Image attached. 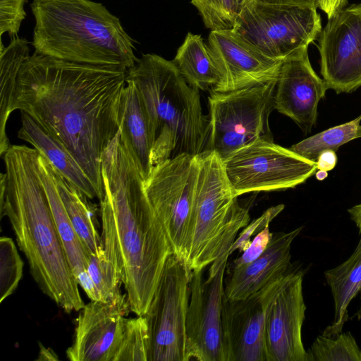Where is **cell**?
Here are the masks:
<instances>
[{"label":"cell","mask_w":361,"mask_h":361,"mask_svg":"<svg viewBox=\"0 0 361 361\" xmlns=\"http://www.w3.org/2000/svg\"><path fill=\"white\" fill-rule=\"evenodd\" d=\"M128 69L71 62L35 53L23 64L14 110L29 115L63 144L84 169L99 200L102 157L119 131Z\"/></svg>","instance_id":"cell-1"},{"label":"cell","mask_w":361,"mask_h":361,"mask_svg":"<svg viewBox=\"0 0 361 361\" xmlns=\"http://www.w3.org/2000/svg\"><path fill=\"white\" fill-rule=\"evenodd\" d=\"M198 174L196 156L182 154L154 166L144 187L173 254L183 259Z\"/></svg>","instance_id":"cell-11"},{"label":"cell","mask_w":361,"mask_h":361,"mask_svg":"<svg viewBox=\"0 0 361 361\" xmlns=\"http://www.w3.org/2000/svg\"><path fill=\"white\" fill-rule=\"evenodd\" d=\"M347 4V0H317V7L326 14L328 18Z\"/></svg>","instance_id":"cell-36"},{"label":"cell","mask_w":361,"mask_h":361,"mask_svg":"<svg viewBox=\"0 0 361 361\" xmlns=\"http://www.w3.org/2000/svg\"><path fill=\"white\" fill-rule=\"evenodd\" d=\"M337 162V157L334 151L323 152L316 161L318 170L330 171L334 168Z\"/></svg>","instance_id":"cell-37"},{"label":"cell","mask_w":361,"mask_h":361,"mask_svg":"<svg viewBox=\"0 0 361 361\" xmlns=\"http://www.w3.org/2000/svg\"><path fill=\"white\" fill-rule=\"evenodd\" d=\"M348 213L351 219L355 223L357 227L359 228L360 233L361 232V203L353 206L350 208Z\"/></svg>","instance_id":"cell-39"},{"label":"cell","mask_w":361,"mask_h":361,"mask_svg":"<svg viewBox=\"0 0 361 361\" xmlns=\"http://www.w3.org/2000/svg\"><path fill=\"white\" fill-rule=\"evenodd\" d=\"M54 171L59 194L75 231L90 255L99 254L103 247L96 224L97 207L55 168Z\"/></svg>","instance_id":"cell-25"},{"label":"cell","mask_w":361,"mask_h":361,"mask_svg":"<svg viewBox=\"0 0 361 361\" xmlns=\"http://www.w3.org/2000/svg\"><path fill=\"white\" fill-rule=\"evenodd\" d=\"M39 353L38 360H58L57 356L54 354L51 349L45 348L39 343Z\"/></svg>","instance_id":"cell-40"},{"label":"cell","mask_w":361,"mask_h":361,"mask_svg":"<svg viewBox=\"0 0 361 361\" xmlns=\"http://www.w3.org/2000/svg\"><path fill=\"white\" fill-rule=\"evenodd\" d=\"M235 6V11L237 16L240 13L241 10L250 2L252 1L253 0H233Z\"/></svg>","instance_id":"cell-41"},{"label":"cell","mask_w":361,"mask_h":361,"mask_svg":"<svg viewBox=\"0 0 361 361\" xmlns=\"http://www.w3.org/2000/svg\"><path fill=\"white\" fill-rule=\"evenodd\" d=\"M191 4L211 31L233 30L237 17L233 0H191Z\"/></svg>","instance_id":"cell-32"},{"label":"cell","mask_w":361,"mask_h":361,"mask_svg":"<svg viewBox=\"0 0 361 361\" xmlns=\"http://www.w3.org/2000/svg\"><path fill=\"white\" fill-rule=\"evenodd\" d=\"M198 174L189 235L182 260L188 271H203L230 250L250 221L228 185L222 159L214 151L197 155Z\"/></svg>","instance_id":"cell-6"},{"label":"cell","mask_w":361,"mask_h":361,"mask_svg":"<svg viewBox=\"0 0 361 361\" xmlns=\"http://www.w3.org/2000/svg\"><path fill=\"white\" fill-rule=\"evenodd\" d=\"M277 80L219 92L209 90L208 137L204 150L221 159L257 140H273L269 119L275 109Z\"/></svg>","instance_id":"cell-7"},{"label":"cell","mask_w":361,"mask_h":361,"mask_svg":"<svg viewBox=\"0 0 361 361\" xmlns=\"http://www.w3.org/2000/svg\"><path fill=\"white\" fill-rule=\"evenodd\" d=\"M315 175L317 180H322L328 176V173L326 171L318 170Z\"/></svg>","instance_id":"cell-42"},{"label":"cell","mask_w":361,"mask_h":361,"mask_svg":"<svg viewBox=\"0 0 361 361\" xmlns=\"http://www.w3.org/2000/svg\"><path fill=\"white\" fill-rule=\"evenodd\" d=\"M87 271L94 285L97 301L114 304L127 298L121 291V275L104 250L98 255H90Z\"/></svg>","instance_id":"cell-28"},{"label":"cell","mask_w":361,"mask_h":361,"mask_svg":"<svg viewBox=\"0 0 361 361\" xmlns=\"http://www.w3.org/2000/svg\"><path fill=\"white\" fill-rule=\"evenodd\" d=\"M222 164L235 197L250 192L293 188L317 170L315 161L266 139L235 150L222 159Z\"/></svg>","instance_id":"cell-9"},{"label":"cell","mask_w":361,"mask_h":361,"mask_svg":"<svg viewBox=\"0 0 361 361\" xmlns=\"http://www.w3.org/2000/svg\"><path fill=\"white\" fill-rule=\"evenodd\" d=\"M147 112L152 135L153 167L182 154L196 156L205 149L208 118L199 90L190 86L172 61L142 54L128 69Z\"/></svg>","instance_id":"cell-5"},{"label":"cell","mask_w":361,"mask_h":361,"mask_svg":"<svg viewBox=\"0 0 361 361\" xmlns=\"http://www.w3.org/2000/svg\"><path fill=\"white\" fill-rule=\"evenodd\" d=\"M307 48L283 60L274 94L275 109L290 118L305 133L315 125L319 102L328 90L311 66Z\"/></svg>","instance_id":"cell-17"},{"label":"cell","mask_w":361,"mask_h":361,"mask_svg":"<svg viewBox=\"0 0 361 361\" xmlns=\"http://www.w3.org/2000/svg\"><path fill=\"white\" fill-rule=\"evenodd\" d=\"M172 61L186 82L199 90H210L219 80L207 44L200 35L189 32Z\"/></svg>","instance_id":"cell-26"},{"label":"cell","mask_w":361,"mask_h":361,"mask_svg":"<svg viewBox=\"0 0 361 361\" xmlns=\"http://www.w3.org/2000/svg\"><path fill=\"white\" fill-rule=\"evenodd\" d=\"M27 0H0V35L8 32L17 37L26 13L24 5Z\"/></svg>","instance_id":"cell-34"},{"label":"cell","mask_w":361,"mask_h":361,"mask_svg":"<svg viewBox=\"0 0 361 361\" xmlns=\"http://www.w3.org/2000/svg\"><path fill=\"white\" fill-rule=\"evenodd\" d=\"M32 45L36 54L71 62L118 66L137 59L133 40L118 17L92 0H32Z\"/></svg>","instance_id":"cell-4"},{"label":"cell","mask_w":361,"mask_h":361,"mask_svg":"<svg viewBox=\"0 0 361 361\" xmlns=\"http://www.w3.org/2000/svg\"><path fill=\"white\" fill-rule=\"evenodd\" d=\"M38 155L34 148L11 145L1 156V219L8 218L42 293L66 312H77L85 304L38 173Z\"/></svg>","instance_id":"cell-3"},{"label":"cell","mask_w":361,"mask_h":361,"mask_svg":"<svg viewBox=\"0 0 361 361\" xmlns=\"http://www.w3.org/2000/svg\"><path fill=\"white\" fill-rule=\"evenodd\" d=\"M128 299L118 303L91 300L79 310L72 345L66 350L71 361H114L126 319Z\"/></svg>","instance_id":"cell-16"},{"label":"cell","mask_w":361,"mask_h":361,"mask_svg":"<svg viewBox=\"0 0 361 361\" xmlns=\"http://www.w3.org/2000/svg\"><path fill=\"white\" fill-rule=\"evenodd\" d=\"M361 115L347 123L330 128L309 137L290 147L301 157L317 161L325 151L336 152L341 145L361 137Z\"/></svg>","instance_id":"cell-27"},{"label":"cell","mask_w":361,"mask_h":361,"mask_svg":"<svg viewBox=\"0 0 361 361\" xmlns=\"http://www.w3.org/2000/svg\"><path fill=\"white\" fill-rule=\"evenodd\" d=\"M39 153V152H38ZM38 173L44 186L52 216L69 266L82 288L92 279L87 271L90 254L75 231L59 194L54 166L42 155H38Z\"/></svg>","instance_id":"cell-21"},{"label":"cell","mask_w":361,"mask_h":361,"mask_svg":"<svg viewBox=\"0 0 361 361\" xmlns=\"http://www.w3.org/2000/svg\"><path fill=\"white\" fill-rule=\"evenodd\" d=\"M302 226L288 232L273 233L265 251L245 265L232 268L225 280L224 298L228 300L245 299L286 274L292 268L291 245Z\"/></svg>","instance_id":"cell-19"},{"label":"cell","mask_w":361,"mask_h":361,"mask_svg":"<svg viewBox=\"0 0 361 361\" xmlns=\"http://www.w3.org/2000/svg\"><path fill=\"white\" fill-rule=\"evenodd\" d=\"M229 250L215 259L204 280L203 271H192L186 317L188 361H226L222 331L224 274Z\"/></svg>","instance_id":"cell-12"},{"label":"cell","mask_w":361,"mask_h":361,"mask_svg":"<svg viewBox=\"0 0 361 361\" xmlns=\"http://www.w3.org/2000/svg\"><path fill=\"white\" fill-rule=\"evenodd\" d=\"M257 2L271 4H283L300 6L317 7V0H255Z\"/></svg>","instance_id":"cell-38"},{"label":"cell","mask_w":361,"mask_h":361,"mask_svg":"<svg viewBox=\"0 0 361 361\" xmlns=\"http://www.w3.org/2000/svg\"><path fill=\"white\" fill-rule=\"evenodd\" d=\"M302 280L303 273L296 269L268 310L265 324L268 361H307L302 341L306 310Z\"/></svg>","instance_id":"cell-18"},{"label":"cell","mask_w":361,"mask_h":361,"mask_svg":"<svg viewBox=\"0 0 361 361\" xmlns=\"http://www.w3.org/2000/svg\"><path fill=\"white\" fill-rule=\"evenodd\" d=\"M272 235L273 233L270 232L269 226H267L257 233L249 247L233 261L232 268L245 265L258 258L267 249Z\"/></svg>","instance_id":"cell-35"},{"label":"cell","mask_w":361,"mask_h":361,"mask_svg":"<svg viewBox=\"0 0 361 361\" xmlns=\"http://www.w3.org/2000/svg\"><path fill=\"white\" fill-rule=\"evenodd\" d=\"M28 42L18 37H13L9 44L0 51V155L11 144L6 133V124L15 111V96L19 73L23 64L30 58Z\"/></svg>","instance_id":"cell-24"},{"label":"cell","mask_w":361,"mask_h":361,"mask_svg":"<svg viewBox=\"0 0 361 361\" xmlns=\"http://www.w3.org/2000/svg\"><path fill=\"white\" fill-rule=\"evenodd\" d=\"M102 176V247L121 275L130 311L143 316L173 252L119 131L103 152Z\"/></svg>","instance_id":"cell-2"},{"label":"cell","mask_w":361,"mask_h":361,"mask_svg":"<svg viewBox=\"0 0 361 361\" xmlns=\"http://www.w3.org/2000/svg\"><path fill=\"white\" fill-rule=\"evenodd\" d=\"M119 113L121 142L145 181L152 164V135L149 118L134 83L126 80Z\"/></svg>","instance_id":"cell-20"},{"label":"cell","mask_w":361,"mask_h":361,"mask_svg":"<svg viewBox=\"0 0 361 361\" xmlns=\"http://www.w3.org/2000/svg\"><path fill=\"white\" fill-rule=\"evenodd\" d=\"M320 72L328 89L350 93L361 86V3L345 6L318 37Z\"/></svg>","instance_id":"cell-14"},{"label":"cell","mask_w":361,"mask_h":361,"mask_svg":"<svg viewBox=\"0 0 361 361\" xmlns=\"http://www.w3.org/2000/svg\"><path fill=\"white\" fill-rule=\"evenodd\" d=\"M296 269L293 267L249 297L224 298L222 331L226 361H268L265 324L268 310Z\"/></svg>","instance_id":"cell-13"},{"label":"cell","mask_w":361,"mask_h":361,"mask_svg":"<svg viewBox=\"0 0 361 361\" xmlns=\"http://www.w3.org/2000/svg\"><path fill=\"white\" fill-rule=\"evenodd\" d=\"M150 338L144 316L126 318L114 361H149Z\"/></svg>","instance_id":"cell-30"},{"label":"cell","mask_w":361,"mask_h":361,"mask_svg":"<svg viewBox=\"0 0 361 361\" xmlns=\"http://www.w3.org/2000/svg\"><path fill=\"white\" fill-rule=\"evenodd\" d=\"M23 262L13 240L8 237L0 238V302L16 290L22 279Z\"/></svg>","instance_id":"cell-31"},{"label":"cell","mask_w":361,"mask_h":361,"mask_svg":"<svg viewBox=\"0 0 361 361\" xmlns=\"http://www.w3.org/2000/svg\"><path fill=\"white\" fill-rule=\"evenodd\" d=\"M324 276L334 298V317L322 335L334 337L341 333L348 319V305L361 292V237L350 257L336 267L326 270Z\"/></svg>","instance_id":"cell-23"},{"label":"cell","mask_w":361,"mask_h":361,"mask_svg":"<svg viewBox=\"0 0 361 361\" xmlns=\"http://www.w3.org/2000/svg\"><path fill=\"white\" fill-rule=\"evenodd\" d=\"M283 204L271 207L264 211L261 216L252 220L243 228L230 247L229 255L236 250L240 252L245 251L251 243V238L263 230L284 209Z\"/></svg>","instance_id":"cell-33"},{"label":"cell","mask_w":361,"mask_h":361,"mask_svg":"<svg viewBox=\"0 0 361 361\" xmlns=\"http://www.w3.org/2000/svg\"><path fill=\"white\" fill-rule=\"evenodd\" d=\"M20 115L21 126L18 137L30 144L88 198L98 199V193L92 182L71 152L44 130L29 115L23 111H20Z\"/></svg>","instance_id":"cell-22"},{"label":"cell","mask_w":361,"mask_h":361,"mask_svg":"<svg viewBox=\"0 0 361 361\" xmlns=\"http://www.w3.org/2000/svg\"><path fill=\"white\" fill-rule=\"evenodd\" d=\"M191 274L175 254L167 259L146 313L149 361H188L186 317Z\"/></svg>","instance_id":"cell-10"},{"label":"cell","mask_w":361,"mask_h":361,"mask_svg":"<svg viewBox=\"0 0 361 361\" xmlns=\"http://www.w3.org/2000/svg\"><path fill=\"white\" fill-rule=\"evenodd\" d=\"M307 352V361H361V349L350 332L318 336Z\"/></svg>","instance_id":"cell-29"},{"label":"cell","mask_w":361,"mask_h":361,"mask_svg":"<svg viewBox=\"0 0 361 361\" xmlns=\"http://www.w3.org/2000/svg\"><path fill=\"white\" fill-rule=\"evenodd\" d=\"M207 44L219 75L211 89L215 92H231L278 80L283 61L263 55L231 30H212Z\"/></svg>","instance_id":"cell-15"},{"label":"cell","mask_w":361,"mask_h":361,"mask_svg":"<svg viewBox=\"0 0 361 361\" xmlns=\"http://www.w3.org/2000/svg\"><path fill=\"white\" fill-rule=\"evenodd\" d=\"M231 30L263 55L283 61L317 39L322 23L317 7L253 0L237 16Z\"/></svg>","instance_id":"cell-8"}]
</instances>
